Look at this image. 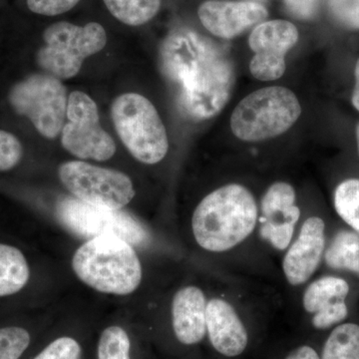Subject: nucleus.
I'll return each instance as SVG.
<instances>
[{
  "instance_id": "nucleus-1",
  "label": "nucleus",
  "mask_w": 359,
  "mask_h": 359,
  "mask_svg": "<svg viewBox=\"0 0 359 359\" xmlns=\"http://www.w3.org/2000/svg\"><path fill=\"white\" fill-rule=\"evenodd\" d=\"M160 66L183 112L195 121L211 119L226 107L236 82L223 47L190 28H177L160 47Z\"/></svg>"
},
{
  "instance_id": "nucleus-12",
  "label": "nucleus",
  "mask_w": 359,
  "mask_h": 359,
  "mask_svg": "<svg viewBox=\"0 0 359 359\" xmlns=\"http://www.w3.org/2000/svg\"><path fill=\"white\" fill-rule=\"evenodd\" d=\"M301 214L294 187L285 182H276L262 199L259 235L276 250L287 249Z\"/></svg>"
},
{
  "instance_id": "nucleus-31",
  "label": "nucleus",
  "mask_w": 359,
  "mask_h": 359,
  "mask_svg": "<svg viewBox=\"0 0 359 359\" xmlns=\"http://www.w3.org/2000/svg\"><path fill=\"white\" fill-rule=\"evenodd\" d=\"M354 76H355V85L351 96V103L356 110L359 112V59L355 65V69H354Z\"/></svg>"
},
{
  "instance_id": "nucleus-11",
  "label": "nucleus",
  "mask_w": 359,
  "mask_h": 359,
  "mask_svg": "<svg viewBox=\"0 0 359 359\" xmlns=\"http://www.w3.org/2000/svg\"><path fill=\"white\" fill-rule=\"evenodd\" d=\"M299 40L294 25L287 20H271L256 26L249 39L255 55L250 63L252 76L261 81H271L285 72V55Z\"/></svg>"
},
{
  "instance_id": "nucleus-15",
  "label": "nucleus",
  "mask_w": 359,
  "mask_h": 359,
  "mask_svg": "<svg viewBox=\"0 0 359 359\" xmlns=\"http://www.w3.org/2000/svg\"><path fill=\"white\" fill-rule=\"evenodd\" d=\"M348 292V283L337 276H323L309 285L302 304L306 313L313 314V325L316 330H327L346 320Z\"/></svg>"
},
{
  "instance_id": "nucleus-18",
  "label": "nucleus",
  "mask_w": 359,
  "mask_h": 359,
  "mask_svg": "<svg viewBox=\"0 0 359 359\" xmlns=\"http://www.w3.org/2000/svg\"><path fill=\"white\" fill-rule=\"evenodd\" d=\"M30 280V266L20 249L0 243V299L21 292Z\"/></svg>"
},
{
  "instance_id": "nucleus-23",
  "label": "nucleus",
  "mask_w": 359,
  "mask_h": 359,
  "mask_svg": "<svg viewBox=\"0 0 359 359\" xmlns=\"http://www.w3.org/2000/svg\"><path fill=\"white\" fill-rule=\"evenodd\" d=\"M130 339L124 328L109 327L103 330L98 342V359L130 358Z\"/></svg>"
},
{
  "instance_id": "nucleus-32",
  "label": "nucleus",
  "mask_w": 359,
  "mask_h": 359,
  "mask_svg": "<svg viewBox=\"0 0 359 359\" xmlns=\"http://www.w3.org/2000/svg\"><path fill=\"white\" fill-rule=\"evenodd\" d=\"M356 141H358V150L359 156V122L358 123V126H356Z\"/></svg>"
},
{
  "instance_id": "nucleus-21",
  "label": "nucleus",
  "mask_w": 359,
  "mask_h": 359,
  "mask_svg": "<svg viewBox=\"0 0 359 359\" xmlns=\"http://www.w3.org/2000/svg\"><path fill=\"white\" fill-rule=\"evenodd\" d=\"M321 359H359V325L344 323L332 330Z\"/></svg>"
},
{
  "instance_id": "nucleus-17",
  "label": "nucleus",
  "mask_w": 359,
  "mask_h": 359,
  "mask_svg": "<svg viewBox=\"0 0 359 359\" xmlns=\"http://www.w3.org/2000/svg\"><path fill=\"white\" fill-rule=\"evenodd\" d=\"M207 301L199 287L179 290L172 304V323L177 339L186 346L199 344L207 332Z\"/></svg>"
},
{
  "instance_id": "nucleus-14",
  "label": "nucleus",
  "mask_w": 359,
  "mask_h": 359,
  "mask_svg": "<svg viewBox=\"0 0 359 359\" xmlns=\"http://www.w3.org/2000/svg\"><path fill=\"white\" fill-rule=\"evenodd\" d=\"M325 248V222L320 217L306 219L283 259V273L290 285L308 282L320 266Z\"/></svg>"
},
{
  "instance_id": "nucleus-29",
  "label": "nucleus",
  "mask_w": 359,
  "mask_h": 359,
  "mask_svg": "<svg viewBox=\"0 0 359 359\" xmlns=\"http://www.w3.org/2000/svg\"><path fill=\"white\" fill-rule=\"evenodd\" d=\"M289 13L299 20H309L316 15L320 0H283Z\"/></svg>"
},
{
  "instance_id": "nucleus-5",
  "label": "nucleus",
  "mask_w": 359,
  "mask_h": 359,
  "mask_svg": "<svg viewBox=\"0 0 359 359\" xmlns=\"http://www.w3.org/2000/svg\"><path fill=\"white\" fill-rule=\"evenodd\" d=\"M111 116L120 139L135 159L148 165L164 159L169 149L166 128L146 97L137 93L117 97Z\"/></svg>"
},
{
  "instance_id": "nucleus-27",
  "label": "nucleus",
  "mask_w": 359,
  "mask_h": 359,
  "mask_svg": "<svg viewBox=\"0 0 359 359\" xmlns=\"http://www.w3.org/2000/svg\"><path fill=\"white\" fill-rule=\"evenodd\" d=\"M328 7L341 25L359 30V0H328Z\"/></svg>"
},
{
  "instance_id": "nucleus-3",
  "label": "nucleus",
  "mask_w": 359,
  "mask_h": 359,
  "mask_svg": "<svg viewBox=\"0 0 359 359\" xmlns=\"http://www.w3.org/2000/svg\"><path fill=\"white\" fill-rule=\"evenodd\" d=\"M72 268L81 282L104 294H132L142 280L136 252L132 245L118 238L87 241L73 256Z\"/></svg>"
},
{
  "instance_id": "nucleus-26",
  "label": "nucleus",
  "mask_w": 359,
  "mask_h": 359,
  "mask_svg": "<svg viewBox=\"0 0 359 359\" xmlns=\"http://www.w3.org/2000/svg\"><path fill=\"white\" fill-rule=\"evenodd\" d=\"M81 347L77 340L63 337L52 341L34 359H80Z\"/></svg>"
},
{
  "instance_id": "nucleus-25",
  "label": "nucleus",
  "mask_w": 359,
  "mask_h": 359,
  "mask_svg": "<svg viewBox=\"0 0 359 359\" xmlns=\"http://www.w3.org/2000/svg\"><path fill=\"white\" fill-rule=\"evenodd\" d=\"M23 148L18 137L0 129V172H7L20 164Z\"/></svg>"
},
{
  "instance_id": "nucleus-16",
  "label": "nucleus",
  "mask_w": 359,
  "mask_h": 359,
  "mask_svg": "<svg viewBox=\"0 0 359 359\" xmlns=\"http://www.w3.org/2000/svg\"><path fill=\"white\" fill-rule=\"evenodd\" d=\"M207 332L212 347L228 358L244 353L249 341L244 323L226 299H210L207 304Z\"/></svg>"
},
{
  "instance_id": "nucleus-9",
  "label": "nucleus",
  "mask_w": 359,
  "mask_h": 359,
  "mask_svg": "<svg viewBox=\"0 0 359 359\" xmlns=\"http://www.w3.org/2000/svg\"><path fill=\"white\" fill-rule=\"evenodd\" d=\"M58 175L66 189L87 204L121 210L135 196L131 179L116 170L71 161L59 167Z\"/></svg>"
},
{
  "instance_id": "nucleus-7",
  "label": "nucleus",
  "mask_w": 359,
  "mask_h": 359,
  "mask_svg": "<svg viewBox=\"0 0 359 359\" xmlns=\"http://www.w3.org/2000/svg\"><path fill=\"white\" fill-rule=\"evenodd\" d=\"M9 103L47 139L57 137L65 126L68 97L60 80L52 75L32 74L14 85Z\"/></svg>"
},
{
  "instance_id": "nucleus-6",
  "label": "nucleus",
  "mask_w": 359,
  "mask_h": 359,
  "mask_svg": "<svg viewBox=\"0 0 359 359\" xmlns=\"http://www.w3.org/2000/svg\"><path fill=\"white\" fill-rule=\"evenodd\" d=\"M43 40L37 52L39 67L59 80L69 79L78 74L85 59L102 50L107 34L97 22L78 26L61 21L45 29Z\"/></svg>"
},
{
  "instance_id": "nucleus-30",
  "label": "nucleus",
  "mask_w": 359,
  "mask_h": 359,
  "mask_svg": "<svg viewBox=\"0 0 359 359\" xmlns=\"http://www.w3.org/2000/svg\"><path fill=\"white\" fill-rule=\"evenodd\" d=\"M285 359H320L313 347L302 346L294 349Z\"/></svg>"
},
{
  "instance_id": "nucleus-2",
  "label": "nucleus",
  "mask_w": 359,
  "mask_h": 359,
  "mask_svg": "<svg viewBox=\"0 0 359 359\" xmlns=\"http://www.w3.org/2000/svg\"><path fill=\"white\" fill-rule=\"evenodd\" d=\"M259 221L254 196L240 184H229L212 191L194 212L192 228L202 249L224 252L252 235Z\"/></svg>"
},
{
  "instance_id": "nucleus-24",
  "label": "nucleus",
  "mask_w": 359,
  "mask_h": 359,
  "mask_svg": "<svg viewBox=\"0 0 359 359\" xmlns=\"http://www.w3.org/2000/svg\"><path fill=\"white\" fill-rule=\"evenodd\" d=\"M30 341L32 337L25 327L0 328V359H20Z\"/></svg>"
},
{
  "instance_id": "nucleus-19",
  "label": "nucleus",
  "mask_w": 359,
  "mask_h": 359,
  "mask_svg": "<svg viewBox=\"0 0 359 359\" xmlns=\"http://www.w3.org/2000/svg\"><path fill=\"white\" fill-rule=\"evenodd\" d=\"M325 259L330 268L346 269L359 276V236L340 231L325 250Z\"/></svg>"
},
{
  "instance_id": "nucleus-22",
  "label": "nucleus",
  "mask_w": 359,
  "mask_h": 359,
  "mask_svg": "<svg viewBox=\"0 0 359 359\" xmlns=\"http://www.w3.org/2000/svg\"><path fill=\"white\" fill-rule=\"evenodd\" d=\"M335 211L359 233V179L341 182L334 192Z\"/></svg>"
},
{
  "instance_id": "nucleus-20",
  "label": "nucleus",
  "mask_w": 359,
  "mask_h": 359,
  "mask_svg": "<svg viewBox=\"0 0 359 359\" xmlns=\"http://www.w3.org/2000/svg\"><path fill=\"white\" fill-rule=\"evenodd\" d=\"M110 13L124 25L140 26L159 13L161 0H103Z\"/></svg>"
},
{
  "instance_id": "nucleus-13",
  "label": "nucleus",
  "mask_w": 359,
  "mask_h": 359,
  "mask_svg": "<svg viewBox=\"0 0 359 359\" xmlns=\"http://www.w3.org/2000/svg\"><path fill=\"white\" fill-rule=\"evenodd\" d=\"M199 18L215 36L231 39L268 18V9L256 1L208 0L201 4Z\"/></svg>"
},
{
  "instance_id": "nucleus-4",
  "label": "nucleus",
  "mask_w": 359,
  "mask_h": 359,
  "mask_svg": "<svg viewBox=\"0 0 359 359\" xmlns=\"http://www.w3.org/2000/svg\"><path fill=\"white\" fill-rule=\"evenodd\" d=\"M301 114V103L292 90L266 87L238 104L231 116V128L243 141L268 140L292 128Z\"/></svg>"
},
{
  "instance_id": "nucleus-10",
  "label": "nucleus",
  "mask_w": 359,
  "mask_h": 359,
  "mask_svg": "<svg viewBox=\"0 0 359 359\" xmlns=\"http://www.w3.org/2000/svg\"><path fill=\"white\" fill-rule=\"evenodd\" d=\"M67 123L61 131V143L80 159L107 161L116 152V144L101 127L98 108L91 97L74 91L68 97Z\"/></svg>"
},
{
  "instance_id": "nucleus-8",
  "label": "nucleus",
  "mask_w": 359,
  "mask_h": 359,
  "mask_svg": "<svg viewBox=\"0 0 359 359\" xmlns=\"http://www.w3.org/2000/svg\"><path fill=\"white\" fill-rule=\"evenodd\" d=\"M57 219L62 226L79 237H112L132 245H143L150 240L148 231L131 215L121 210L87 204L77 198L65 197L57 203Z\"/></svg>"
},
{
  "instance_id": "nucleus-28",
  "label": "nucleus",
  "mask_w": 359,
  "mask_h": 359,
  "mask_svg": "<svg viewBox=\"0 0 359 359\" xmlns=\"http://www.w3.org/2000/svg\"><path fill=\"white\" fill-rule=\"evenodd\" d=\"M80 0H26L28 8L40 15L55 16L67 13Z\"/></svg>"
}]
</instances>
